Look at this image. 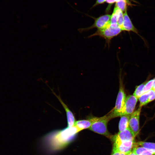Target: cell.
<instances>
[{"instance_id": "1", "label": "cell", "mask_w": 155, "mask_h": 155, "mask_svg": "<svg viewBox=\"0 0 155 155\" xmlns=\"http://www.w3.org/2000/svg\"><path fill=\"white\" fill-rule=\"evenodd\" d=\"M79 131L75 126L52 131L43 137L44 145L49 151L56 152L65 148Z\"/></svg>"}, {"instance_id": "2", "label": "cell", "mask_w": 155, "mask_h": 155, "mask_svg": "<svg viewBox=\"0 0 155 155\" xmlns=\"http://www.w3.org/2000/svg\"><path fill=\"white\" fill-rule=\"evenodd\" d=\"M111 118L108 114L100 117H96V121L89 128L90 130L111 139V135L107 129V124Z\"/></svg>"}, {"instance_id": "3", "label": "cell", "mask_w": 155, "mask_h": 155, "mask_svg": "<svg viewBox=\"0 0 155 155\" xmlns=\"http://www.w3.org/2000/svg\"><path fill=\"white\" fill-rule=\"evenodd\" d=\"M120 80L119 88L115 106L111 111L108 114L111 119L120 116L126 98L121 80L120 79Z\"/></svg>"}, {"instance_id": "4", "label": "cell", "mask_w": 155, "mask_h": 155, "mask_svg": "<svg viewBox=\"0 0 155 155\" xmlns=\"http://www.w3.org/2000/svg\"><path fill=\"white\" fill-rule=\"evenodd\" d=\"M122 31L119 27L114 28L110 26L103 29L97 30L95 33L89 36L88 37L99 36L104 38L109 46L111 39L119 34Z\"/></svg>"}, {"instance_id": "5", "label": "cell", "mask_w": 155, "mask_h": 155, "mask_svg": "<svg viewBox=\"0 0 155 155\" xmlns=\"http://www.w3.org/2000/svg\"><path fill=\"white\" fill-rule=\"evenodd\" d=\"M111 17V15L106 14L94 18V22L92 25L86 28L80 29L79 31L82 32L88 31L94 28H97L98 30L106 28L110 26Z\"/></svg>"}, {"instance_id": "6", "label": "cell", "mask_w": 155, "mask_h": 155, "mask_svg": "<svg viewBox=\"0 0 155 155\" xmlns=\"http://www.w3.org/2000/svg\"><path fill=\"white\" fill-rule=\"evenodd\" d=\"M141 108V107H139L137 110L131 115L129 119V128L135 137L139 131V120Z\"/></svg>"}, {"instance_id": "7", "label": "cell", "mask_w": 155, "mask_h": 155, "mask_svg": "<svg viewBox=\"0 0 155 155\" xmlns=\"http://www.w3.org/2000/svg\"><path fill=\"white\" fill-rule=\"evenodd\" d=\"M113 149L127 154L131 152L135 145L134 140L125 142L113 141Z\"/></svg>"}, {"instance_id": "8", "label": "cell", "mask_w": 155, "mask_h": 155, "mask_svg": "<svg viewBox=\"0 0 155 155\" xmlns=\"http://www.w3.org/2000/svg\"><path fill=\"white\" fill-rule=\"evenodd\" d=\"M138 99L133 95L127 96L120 116L123 115H131L134 112Z\"/></svg>"}, {"instance_id": "9", "label": "cell", "mask_w": 155, "mask_h": 155, "mask_svg": "<svg viewBox=\"0 0 155 155\" xmlns=\"http://www.w3.org/2000/svg\"><path fill=\"white\" fill-rule=\"evenodd\" d=\"M135 137L130 128H128L119 132L116 134L112 136L111 138L113 141L125 142L134 140Z\"/></svg>"}, {"instance_id": "10", "label": "cell", "mask_w": 155, "mask_h": 155, "mask_svg": "<svg viewBox=\"0 0 155 155\" xmlns=\"http://www.w3.org/2000/svg\"><path fill=\"white\" fill-rule=\"evenodd\" d=\"M124 21L121 29L123 31L128 32H132L138 34V31L136 28L133 24L130 18L127 13V10L123 13Z\"/></svg>"}, {"instance_id": "11", "label": "cell", "mask_w": 155, "mask_h": 155, "mask_svg": "<svg viewBox=\"0 0 155 155\" xmlns=\"http://www.w3.org/2000/svg\"><path fill=\"white\" fill-rule=\"evenodd\" d=\"M53 93L58 99L65 111L67 116V127H71L73 126L76 121L73 113L66 105L62 101L60 96L56 95L54 92H53Z\"/></svg>"}, {"instance_id": "12", "label": "cell", "mask_w": 155, "mask_h": 155, "mask_svg": "<svg viewBox=\"0 0 155 155\" xmlns=\"http://www.w3.org/2000/svg\"><path fill=\"white\" fill-rule=\"evenodd\" d=\"M96 117L89 119L82 120L76 121L74 126L78 129L79 131L86 129H89L96 121Z\"/></svg>"}, {"instance_id": "13", "label": "cell", "mask_w": 155, "mask_h": 155, "mask_svg": "<svg viewBox=\"0 0 155 155\" xmlns=\"http://www.w3.org/2000/svg\"><path fill=\"white\" fill-rule=\"evenodd\" d=\"M130 115H123L121 118L119 124V132L124 130L129 127V121Z\"/></svg>"}, {"instance_id": "14", "label": "cell", "mask_w": 155, "mask_h": 155, "mask_svg": "<svg viewBox=\"0 0 155 155\" xmlns=\"http://www.w3.org/2000/svg\"><path fill=\"white\" fill-rule=\"evenodd\" d=\"M132 150L136 155H154L151 150L140 146L135 145Z\"/></svg>"}, {"instance_id": "15", "label": "cell", "mask_w": 155, "mask_h": 155, "mask_svg": "<svg viewBox=\"0 0 155 155\" xmlns=\"http://www.w3.org/2000/svg\"><path fill=\"white\" fill-rule=\"evenodd\" d=\"M154 93V91L151 89L142 94L138 98L140 102L139 107H142L143 106L147 104L149 98Z\"/></svg>"}, {"instance_id": "16", "label": "cell", "mask_w": 155, "mask_h": 155, "mask_svg": "<svg viewBox=\"0 0 155 155\" xmlns=\"http://www.w3.org/2000/svg\"><path fill=\"white\" fill-rule=\"evenodd\" d=\"M135 145L143 147L152 151L155 155V143L139 141L135 142Z\"/></svg>"}, {"instance_id": "17", "label": "cell", "mask_w": 155, "mask_h": 155, "mask_svg": "<svg viewBox=\"0 0 155 155\" xmlns=\"http://www.w3.org/2000/svg\"><path fill=\"white\" fill-rule=\"evenodd\" d=\"M129 0H119L116 3L115 6L123 12L127 10V6L130 5Z\"/></svg>"}, {"instance_id": "18", "label": "cell", "mask_w": 155, "mask_h": 155, "mask_svg": "<svg viewBox=\"0 0 155 155\" xmlns=\"http://www.w3.org/2000/svg\"><path fill=\"white\" fill-rule=\"evenodd\" d=\"M146 82H144L137 86L135 89L133 95L138 99L142 94L143 88Z\"/></svg>"}, {"instance_id": "19", "label": "cell", "mask_w": 155, "mask_h": 155, "mask_svg": "<svg viewBox=\"0 0 155 155\" xmlns=\"http://www.w3.org/2000/svg\"><path fill=\"white\" fill-rule=\"evenodd\" d=\"M154 82V79L147 82L143 88L142 94L152 89Z\"/></svg>"}, {"instance_id": "20", "label": "cell", "mask_w": 155, "mask_h": 155, "mask_svg": "<svg viewBox=\"0 0 155 155\" xmlns=\"http://www.w3.org/2000/svg\"><path fill=\"white\" fill-rule=\"evenodd\" d=\"M124 21V15L123 12L120 9L118 16L117 24L120 28L122 27Z\"/></svg>"}, {"instance_id": "21", "label": "cell", "mask_w": 155, "mask_h": 155, "mask_svg": "<svg viewBox=\"0 0 155 155\" xmlns=\"http://www.w3.org/2000/svg\"><path fill=\"white\" fill-rule=\"evenodd\" d=\"M127 154H126L122 153L115 149H113L111 155H126Z\"/></svg>"}, {"instance_id": "22", "label": "cell", "mask_w": 155, "mask_h": 155, "mask_svg": "<svg viewBox=\"0 0 155 155\" xmlns=\"http://www.w3.org/2000/svg\"><path fill=\"white\" fill-rule=\"evenodd\" d=\"M105 2H106V0H96V3L93 6V7H95L99 5L103 4Z\"/></svg>"}, {"instance_id": "23", "label": "cell", "mask_w": 155, "mask_h": 155, "mask_svg": "<svg viewBox=\"0 0 155 155\" xmlns=\"http://www.w3.org/2000/svg\"><path fill=\"white\" fill-rule=\"evenodd\" d=\"M119 0H106V2L111 5L115 2H116Z\"/></svg>"}, {"instance_id": "24", "label": "cell", "mask_w": 155, "mask_h": 155, "mask_svg": "<svg viewBox=\"0 0 155 155\" xmlns=\"http://www.w3.org/2000/svg\"><path fill=\"white\" fill-rule=\"evenodd\" d=\"M155 99V92L149 98L148 103Z\"/></svg>"}, {"instance_id": "25", "label": "cell", "mask_w": 155, "mask_h": 155, "mask_svg": "<svg viewBox=\"0 0 155 155\" xmlns=\"http://www.w3.org/2000/svg\"><path fill=\"white\" fill-rule=\"evenodd\" d=\"M154 82L152 89L155 92V77L154 79Z\"/></svg>"}, {"instance_id": "26", "label": "cell", "mask_w": 155, "mask_h": 155, "mask_svg": "<svg viewBox=\"0 0 155 155\" xmlns=\"http://www.w3.org/2000/svg\"><path fill=\"white\" fill-rule=\"evenodd\" d=\"M126 155H136L133 150Z\"/></svg>"}]
</instances>
